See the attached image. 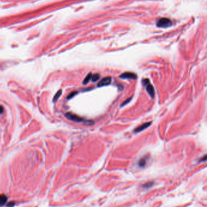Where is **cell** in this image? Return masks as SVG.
Wrapping results in <instances>:
<instances>
[{"instance_id":"13","label":"cell","mask_w":207,"mask_h":207,"mask_svg":"<svg viewBox=\"0 0 207 207\" xmlns=\"http://www.w3.org/2000/svg\"><path fill=\"white\" fill-rule=\"evenodd\" d=\"M77 93H78V92H76V91H74V92H72L70 94H69V96H67V99H72V98L74 97L75 96Z\"/></svg>"},{"instance_id":"10","label":"cell","mask_w":207,"mask_h":207,"mask_svg":"<svg viewBox=\"0 0 207 207\" xmlns=\"http://www.w3.org/2000/svg\"><path fill=\"white\" fill-rule=\"evenodd\" d=\"M61 94H62V91L61 90H60V91H58V92L56 93V94L54 96V97H53V101L54 102L57 101V100L59 99V97H60L61 96Z\"/></svg>"},{"instance_id":"1","label":"cell","mask_w":207,"mask_h":207,"mask_svg":"<svg viewBox=\"0 0 207 207\" xmlns=\"http://www.w3.org/2000/svg\"><path fill=\"white\" fill-rule=\"evenodd\" d=\"M65 116L67 119L70 120H72V121H77V122H85V123H86V122L91 123V121H87L85 119H84V118H81V117L78 116V115H75V114H74L71 112L66 113V114H65Z\"/></svg>"},{"instance_id":"9","label":"cell","mask_w":207,"mask_h":207,"mask_svg":"<svg viewBox=\"0 0 207 207\" xmlns=\"http://www.w3.org/2000/svg\"><path fill=\"white\" fill-rule=\"evenodd\" d=\"M92 75V74H91V73H89V74L86 76V78L84 79L83 81V85H86V84H88V82L91 80Z\"/></svg>"},{"instance_id":"16","label":"cell","mask_w":207,"mask_h":207,"mask_svg":"<svg viewBox=\"0 0 207 207\" xmlns=\"http://www.w3.org/2000/svg\"><path fill=\"white\" fill-rule=\"evenodd\" d=\"M207 160V155H204V157L202 158V159H201V162H205Z\"/></svg>"},{"instance_id":"8","label":"cell","mask_w":207,"mask_h":207,"mask_svg":"<svg viewBox=\"0 0 207 207\" xmlns=\"http://www.w3.org/2000/svg\"><path fill=\"white\" fill-rule=\"evenodd\" d=\"M147 158H145V157H143V158H142L140 160V161L139 162V165L140 167H144L145 166L146 163H147Z\"/></svg>"},{"instance_id":"7","label":"cell","mask_w":207,"mask_h":207,"mask_svg":"<svg viewBox=\"0 0 207 207\" xmlns=\"http://www.w3.org/2000/svg\"><path fill=\"white\" fill-rule=\"evenodd\" d=\"M7 201V197L4 194H1L0 195V206H2Z\"/></svg>"},{"instance_id":"17","label":"cell","mask_w":207,"mask_h":207,"mask_svg":"<svg viewBox=\"0 0 207 207\" xmlns=\"http://www.w3.org/2000/svg\"><path fill=\"white\" fill-rule=\"evenodd\" d=\"M10 206H13V205H14V204H13H13H12V203H9V204H7V206H10Z\"/></svg>"},{"instance_id":"5","label":"cell","mask_w":207,"mask_h":207,"mask_svg":"<svg viewBox=\"0 0 207 207\" xmlns=\"http://www.w3.org/2000/svg\"><path fill=\"white\" fill-rule=\"evenodd\" d=\"M151 122L150 121V122H147V123H145L144 124H143V125H142L141 126H139V127H137V128H136V129H134V132H141L142 131H143L144 129H145L146 128H147L148 127L150 126V125H151Z\"/></svg>"},{"instance_id":"11","label":"cell","mask_w":207,"mask_h":207,"mask_svg":"<svg viewBox=\"0 0 207 207\" xmlns=\"http://www.w3.org/2000/svg\"><path fill=\"white\" fill-rule=\"evenodd\" d=\"M99 78H100V75L98 74H96L94 75H92V77H91V80L93 82H96L97 80H99Z\"/></svg>"},{"instance_id":"4","label":"cell","mask_w":207,"mask_h":207,"mask_svg":"<svg viewBox=\"0 0 207 207\" xmlns=\"http://www.w3.org/2000/svg\"><path fill=\"white\" fill-rule=\"evenodd\" d=\"M111 77H105V78H103V79L100 80V82L98 83L97 86L98 87H102L104 86H107V85H109L111 82Z\"/></svg>"},{"instance_id":"15","label":"cell","mask_w":207,"mask_h":207,"mask_svg":"<svg viewBox=\"0 0 207 207\" xmlns=\"http://www.w3.org/2000/svg\"><path fill=\"white\" fill-rule=\"evenodd\" d=\"M4 109L3 106L0 105V114H2L4 112Z\"/></svg>"},{"instance_id":"12","label":"cell","mask_w":207,"mask_h":207,"mask_svg":"<svg viewBox=\"0 0 207 207\" xmlns=\"http://www.w3.org/2000/svg\"><path fill=\"white\" fill-rule=\"evenodd\" d=\"M153 185V182H147V183H145V185H143V187L145 188H148L151 187Z\"/></svg>"},{"instance_id":"2","label":"cell","mask_w":207,"mask_h":207,"mask_svg":"<svg viewBox=\"0 0 207 207\" xmlns=\"http://www.w3.org/2000/svg\"><path fill=\"white\" fill-rule=\"evenodd\" d=\"M172 25V22L169 19L166 18H162L160 19L159 20L157 21V26L158 27H169Z\"/></svg>"},{"instance_id":"6","label":"cell","mask_w":207,"mask_h":207,"mask_svg":"<svg viewBox=\"0 0 207 207\" xmlns=\"http://www.w3.org/2000/svg\"><path fill=\"white\" fill-rule=\"evenodd\" d=\"M145 86H146V89H147L148 93L149 95L151 96V98H154L155 93H154V88H153V86H152V85L150 84V83H148L147 85H145Z\"/></svg>"},{"instance_id":"14","label":"cell","mask_w":207,"mask_h":207,"mask_svg":"<svg viewBox=\"0 0 207 207\" xmlns=\"http://www.w3.org/2000/svg\"><path fill=\"white\" fill-rule=\"evenodd\" d=\"M131 99H132V97H131V98H130V99H127V100H126V101H125V102H123V103H122V104H121V106H125V104H127V103H129V102L131 101Z\"/></svg>"},{"instance_id":"3","label":"cell","mask_w":207,"mask_h":207,"mask_svg":"<svg viewBox=\"0 0 207 207\" xmlns=\"http://www.w3.org/2000/svg\"><path fill=\"white\" fill-rule=\"evenodd\" d=\"M119 77L122 79H136L137 78V76L134 73L125 72L121 74Z\"/></svg>"}]
</instances>
